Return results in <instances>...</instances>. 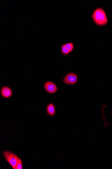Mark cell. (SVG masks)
Segmentation results:
<instances>
[{
  "label": "cell",
  "mask_w": 112,
  "mask_h": 169,
  "mask_svg": "<svg viewBox=\"0 0 112 169\" xmlns=\"http://www.w3.org/2000/svg\"><path fill=\"white\" fill-rule=\"evenodd\" d=\"M65 47L69 50L70 52L72 51L74 48V44L72 43H69L67 44H64Z\"/></svg>",
  "instance_id": "cell-8"
},
{
  "label": "cell",
  "mask_w": 112,
  "mask_h": 169,
  "mask_svg": "<svg viewBox=\"0 0 112 169\" xmlns=\"http://www.w3.org/2000/svg\"><path fill=\"white\" fill-rule=\"evenodd\" d=\"M94 22L99 26H105L108 23V20L105 11L101 8L96 9L92 15Z\"/></svg>",
  "instance_id": "cell-1"
},
{
  "label": "cell",
  "mask_w": 112,
  "mask_h": 169,
  "mask_svg": "<svg viewBox=\"0 0 112 169\" xmlns=\"http://www.w3.org/2000/svg\"><path fill=\"white\" fill-rule=\"evenodd\" d=\"M61 52L63 55H67L70 53V52L69 50L65 47V45H62L61 47Z\"/></svg>",
  "instance_id": "cell-7"
},
{
  "label": "cell",
  "mask_w": 112,
  "mask_h": 169,
  "mask_svg": "<svg viewBox=\"0 0 112 169\" xmlns=\"http://www.w3.org/2000/svg\"><path fill=\"white\" fill-rule=\"evenodd\" d=\"M17 169H22V162L20 158H18L17 164Z\"/></svg>",
  "instance_id": "cell-9"
},
{
  "label": "cell",
  "mask_w": 112,
  "mask_h": 169,
  "mask_svg": "<svg viewBox=\"0 0 112 169\" xmlns=\"http://www.w3.org/2000/svg\"><path fill=\"white\" fill-rule=\"evenodd\" d=\"M2 96L5 98H8L12 96L13 92L12 91L9 87H3L1 90Z\"/></svg>",
  "instance_id": "cell-5"
},
{
  "label": "cell",
  "mask_w": 112,
  "mask_h": 169,
  "mask_svg": "<svg viewBox=\"0 0 112 169\" xmlns=\"http://www.w3.org/2000/svg\"><path fill=\"white\" fill-rule=\"evenodd\" d=\"M44 88L47 92L51 94H53L57 92V90L56 85L51 81H47L45 83L44 85Z\"/></svg>",
  "instance_id": "cell-4"
},
{
  "label": "cell",
  "mask_w": 112,
  "mask_h": 169,
  "mask_svg": "<svg viewBox=\"0 0 112 169\" xmlns=\"http://www.w3.org/2000/svg\"><path fill=\"white\" fill-rule=\"evenodd\" d=\"M3 155L7 162L9 163L13 169H17V164L18 157L11 151H3Z\"/></svg>",
  "instance_id": "cell-2"
},
{
  "label": "cell",
  "mask_w": 112,
  "mask_h": 169,
  "mask_svg": "<svg viewBox=\"0 0 112 169\" xmlns=\"http://www.w3.org/2000/svg\"><path fill=\"white\" fill-rule=\"evenodd\" d=\"M47 114L51 116L55 115V108L53 104H50L47 106Z\"/></svg>",
  "instance_id": "cell-6"
},
{
  "label": "cell",
  "mask_w": 112,
  "mask_h": 169,
  "mask_svg": "<svg viewBox=\"0 0 112 169\" xmlns=\"http://www.w3.org/2000/svg\"><path fill=\"white\" fill-rule=\"evenodd\" d=\"M78 80V76L76 74L71 72L65 76L63 79L64 82L69 85L75 84Z\"/></svg>",
  "instance_id": "cell-3"
}]
</instances>
